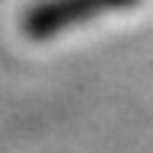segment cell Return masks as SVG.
Masks as SVG:
<instances>
[{
  "label": "cell",
  "mask_w": 153,
  "mask_h": 153,
  "mask_svg": "<svg viewBox=\"0 0 153 153\" xmlns=\"http://www.w3.org/2000/svg\"><path fill=\"white\" fill-rule=\"evenodd\" d=\"M134 3L137 0H42V3H35V7H29L22 13L19 29L32 42H45V38H57L96 16L128 10Z\"/></svg>",
  "instance_id": "1"
}]
</instances>
